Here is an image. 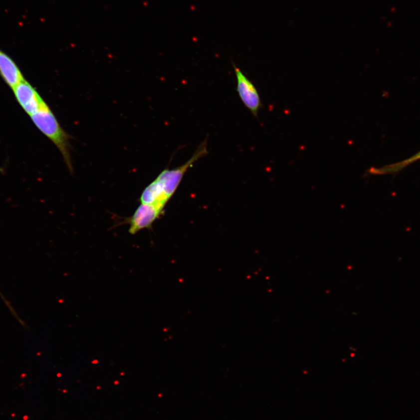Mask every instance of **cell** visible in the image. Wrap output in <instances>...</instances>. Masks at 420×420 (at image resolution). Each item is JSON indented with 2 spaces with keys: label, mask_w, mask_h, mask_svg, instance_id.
<instances>
[{
  "label": "cell",
  "mask_w": 420,
  "mask_h": 420,
  "mask_svg": "<svg viewBox=\"0 0 420 420\" xmlns=\"http://www.w3.org/2000/svg\"><path fill=\"white\" fill-rule=\"evenodd\" d=\"M420 159V151L411 158L405 160L383 166L381 168H372L369 170L368 173L372 175H385L395 174L407 167L410 165Z\"/></svg>",
  "instance_id": "ba28073f"
},
{
  "label": "cell",
  "mask_w": 420,
  "mask_h": 420,
  "mask_svg": "<svg viewBox=\"0 0 420 420\" xmlns=\"http://www.w3.org/2000/svg\"><path fill=\"white\" fill-rule=\"evenodd\" d=\"M0 297H1L2 300L3 301H4V303H7V301H6V300L5 299V298H4V297L2 296V294H1V292H0Z\"/></svg>",
  "instance_id": "9c48e42d"
},
{
  "label": "cell",
  "mask_w": 420,
  "mask_h": 420,
  "mask_svg": "<svg viewBox=\"0 0 420 420\" xmlns=\"http://www.w3.org/2000/svg\"><path fill=\"white\" fill-rule=\"evenodd\" d=\"M207 138L198 147L193 157L183 165L173 169H166L158 175L155 180L161 185L163 190L169 199L175 193L181 183L184 175L197 161L208 154Z\"/></svg>",
  "instance_id": "7a4b0ae2"
},
{
  "label": "cell",
  "mask_w": 420,
  "mask_h": 420,
  "mask_svg": "<svg viewBox=\"0 0 420 420\" xmlns=\"http://www.w3.org/2000/svg\"><path fill=\"white\" fill-rule=\"evenodd\" d=\"M169 199L161 185L155 180L144 190L140 200L142 204L154 205L164 208Z\"/></svg>",
  "instance_id": "52a82bcc"
},
{
  "label": "cell",
  "mask_w": 420,
  "mask_h": 420,
  "mask_svg": "<svg viewBox=\"0 0 420 420\" xmlns=\"http://www.w3.org/2000/svg\"><path fill=\"white\" fill-rule=\"evenodd\" d=\"M0 75L6 84L12 89L25 79L14 61L1 49H0Z\"/></svg>",
  "instance_id": "8992f818"
},
{
  "label": "cell",
  "mask_w": 420,
  "mask_h": 420,
  "mask_svg": "<svg viewBox=\"0 0 420 420\" xmlns=\"http://www.w3.org/2000/svg\"><path fill=\"white\" fill-rule=\"evenodd\" d=\"M30 117L38 129L57 147L69 171L72 172L73 168L71 162L69 137L58 123L50 107L45 103Z\"/></svg>",
  "instance_id": "6da1fadb"
},
{
  "label": "cell",
  "mask_w": 420,
  "mask_h": 420,
  "mask_svg": "<svg viewBox=\"0 0 420 420\" xmlns=\"http://www.w3.org/2000/svg\"><path fill=\"white\" fill-rule=\"evenodd\" d=\"M237 78V91L244 105L255 117H258L259 111L262 107V103L256 86L246 77L241 69L232 62Z\"/></svg>",
  "instance_id": "3957f363"
},
{
  "label": "cell",
  "mask_w": 420,
  "mask_h": 420,
  "mask_svg": "<svg viewBox=\"0 0 420 420\" xmlns=\"http://www.w3.org/2000/svg\"><path fill=\"white\" fill-rule=\"evenodd\" d=\"M12 90L17 101L29 116L35 113L46 103L35 88L25 79L20 81Z\"/></svg>",
  "instance_id": "5b68a950"
},
{
  "label": "cell",
  "mask_w": 420,
  "mask_h": 420,
  "mask_svg": "<svg viewBox=\"0 0 420 420\" xmlns=\"http://www.w3.org/2000/svg\"><path fill=\"white\" fill-rule=\"evenodd\" d=\"M164 208L154 205L142 204L135 211L129 219L130 225L128 232L131 235H135L144 229L151 227L154 222L164 213Z\"/></svg>",
  "instance_id": "277c9868"
}]
</instances>
